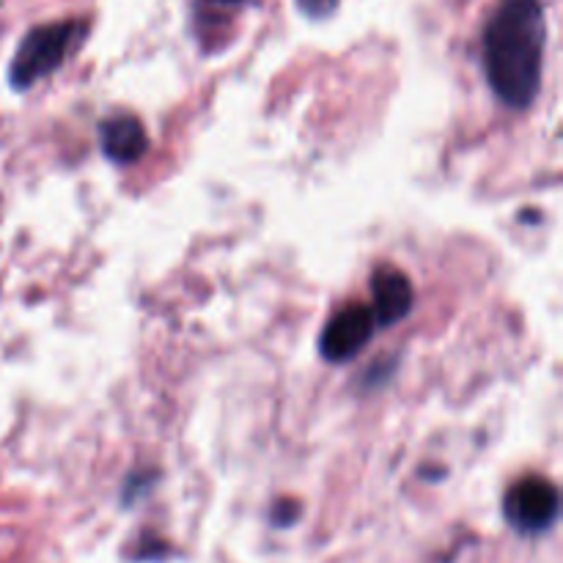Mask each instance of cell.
<instances>
[{"label": "cell", "mask_w": 563, "mask_h": 563, "mask_svg": "<svg viewBox=\"0 0 563 563\" xmlns=\"http://www.w3.org/2000/svg\"><path fill=\"white\" fill-rule=\"evenodd\" d=\"M544 44L542 0H500L484 31V71L506 108L526 110L539 97Z\"/></svg>", "instance_id": "obj_1"}, {"label": "cell", "mask_w": 563, "mask_h": 563, "mask_svg": "<svg viewBox=\"0 0 563 563\" xmlns=\"http://www.w3.org/2000/svg\"><path fill=\"white\" fill-rule=\"evenodd\" d=\"M80 22H47V25H36L25 33V38L16 47L14 58L9 66V82L16 91H27L33 82L44 80L60 69V64L69 55L71 44H75L77 33H80Z\"/></svg>", "instance_id": "obj_2"}, {"label": "cell", "mask_w": 563, "mask_h": 563, "mask_svg": "<svg viewBox=\"0 0 563 563\" xmlns=\"http://www.w3.org/2000/svg\"><path fill=\"white\" fill-rule=\"evenodd\" d=\"M561 500L555 484L548 478L528 476L517 482L504 498V517L517 533L537 537V533L550 531L559 520Z\"/></svg>", "instance_id": "obj_3"}, {"label": "cell", "mask_w": 563, "mask_h": 563, "mask_svg": "<svg viewBox=\"0 0 563 563\" xmlns=\"http://www.w3.org/2000/svg\"><path fill=\"white\" fill-rule=\"evenodd\" d=\"M374 324H377V319H374L372 308L357 306V302L355 306H346L324 328L322 339H319V352L330 363L350 361L372 341Z\"/></svg>", "instance_id": "obj_4"}, {"label": "cell", "mask_w": 563, "mask_h": 563, "mask_svg": "<svg viewBox=\"0 0 563 563\" xmlns=\"http://www.w3.org/2000/svg\"><path fill=\"white\" fill-rule=\"evenodd\" d=\"M374 319L383 328H394L412 311V284L401 269L383 264L372 275Z\"/></svg>", "instance_id": "obj_5"}, {"label": "cell", "mask_w": 563, "mask_h": 563, "mask_svg": "<svg viewBox=\"0 0 563 563\" xmlns=\"http://www.w3.org/2000/svg\"><path fill=\"white\" fill-rule=\"evenodd\" d=\"M99 146L110 163L130 165L146 154L148 135L137 115L115 113L99 124Z\"/></svg>", "instance_id": "obj_6"}, {"label": "cell", "mask_w": 563, "mask_h": 563, "mask_svg": "<svg viewBox=\"0 0 563 563\" xmlns=\"http://www.w3.org/2000/svg\"><path fill=\"white\" fill-rule=\"evenodd\" d=\"M295 3L311 20H324V16H330L339 9V0H295Z\"/></svg>", "instance_id": "obj_7"}, {"label": "cell", "mask_w": 563, "mask_h": 563, "mask_svg": "<svg viewBox=\"0 0 563 563\" xmlns=\"http://www.w3.org/2000/svg\"><path fill=\"white\" fill-rule=\"evenodd\" d=\"M223 3H236V0H223Z\"/></svg>", "instance_id": "obj_8"}]
</instances>
